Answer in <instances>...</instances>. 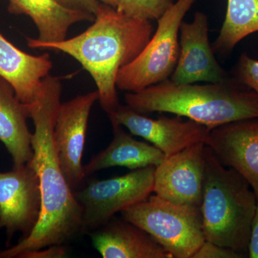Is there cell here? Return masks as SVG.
I'll return each mask as SVG.
<instances>
[{
  "instance_id": "obj_21",
  "label": "cell",
  "mask_w": 258,
  "mask_h": 258,
  "mask_svg": "<svg viewBox=\"0 0 258 258\" xmlns=\"http://www.w3.org/2000/svg\"><path fill=\"white\" fill-rule=\"evenodd\" d=\"M231 74L239 82L252 90L258 98V60L242 54Z\"/></svg>"
},
{
  "instance_id": "obj_25",
  "label": "cell",
  "mask_w": 258,
  "mask_h": 258,
  "mask_svg": "<svg viewBox=\"0 0 258 258\" xmlns=\"http://www.w3.org/2000/svg\"><path fill=\"white\" fill-rule=\"evenodd\" d=\"M248 257L258 258V200L256 207L252 226H251L250 237L248 245Z\"/></svg>"
},
{
  "instance_id": "obj_20",
  "label": "cell",
  "mask_w": 258,
  "mask_h": 258,
  "mask_svg": "<svg viewBox=\"0 0 258 258\" xmlns=\"http://www.w3.org/2000/svg\"><path fill=\"white\" fill-rule=\"evenodd\" d=\"M128 16L157 20L172 5V0H98Z\"/></svg>"
},
{
  "instance_id": "obj_16",
  "label": "cell",
  "mask_w": 258,
  "mask_h": 258,
  "mask_svg": "<svg viewBox=\"0 0 258 258\" xmlns=\"http://www.w3.org/2000/svg\"><path fill=\"white\" fill-rule=\"evenodd\" d=\"M111 124L113 137L111 143L83 166L86 178L113 166H123L132 171L157 166L165 159V154L155 146L134 139L121 125Z\"/></svg>"
},
{
  "instance_id": "obj_5",
  "label": "cell",
  "mask_w": 258,
  "mask_h": 258,
  "mask_svg": "<svg viewBox=\"0 0 258 258\" xmlns=\"http://www.w3.org/2000/svg\"><path fill=\"white\" fill-rule=\"evenodd\" d=\"M122 218L147 232L173 258H191L205 241L200 208L155 195L121 212Z\"/></svg>"
},
{
  "instance_id": "obj_13",
  "label": "cell",
  "mask_w": 258,
  "mask_h": 258,
  "mask_svg": "<svg viewBox=\"0 0 258 258\" xmlns=\"http://www.w3.org/2000/svg\"><path fill=\"white\" fill-rule=\"evenodd\" d=\"M205 145L248 182L258 200V117L212 129Z\"/></svg>"
},
{
  "instance_id": "obj_18",
  "label": "cell",
  "mask_w": 258,
  "mask_h": 258,
  "mask_svg": "<svg viewBox=\"0 0 258 258\" xmlns=\"http://www.w3.org/2000/svg\"><path fill=\"white\" fill-rule=\"evenodd\" d=\"M10 10L28 15L36 25L37 41L57 42L67 38L70 28L78 23L94 21L95 15L64 8L56 0H9Z\"/></svg>"
},
{
  "instance_id": "obj_19",
  "label": "cell",
  "mask_w": 258,
  "mask_h": 258,
  "mask_svg": "<svg viewBox=\"0 0 258 258\" xmlns=\"http://www.w3.org/2000/svg\"><path fill=\"white\" fill-rule=\"evenodd\" d=\"M258 32V0H227L221 30L212 47L215 54L230 55L244 37Z\"/></svg>"
},
{
  "instance_id": "obj_14",
  "label": "cell",
  "mask_w": 258,
  "mask_h": 258,
  "mask_svg": "<svg viewBox=\"0 0 258 258\" xmlns=\"http://www.w3.org/2000/svg\"><path fill=\"white\" fill-rule=\"evenodd\" d=\"M88 234L103 258H173L147 232L123 218L113 217Z\"/></svg>"
},
{
  "instance_id": "obj_11",
  "label": "cell",
  "mask_w": 258,
  "mask_h": 258,
  "mask_svg": "<svg viewBox=\"0 0 258 258\" xmlns=\"http://www.w3.org/2000/svg\"><path fill=\"white\" fill-rule=\"evenodd\" d=\"M205 146L200 142L166 157L155 167L154 192L171 203L200 208L205 181Z\"/></svg>"
},
{
  "instance_id": "obj_15",
  "label": "cell",
  "mask_w": 258,
  "mask_h": 258,
  "mask_svg": "<svg viewBox=\"0 0 258 258\" xmlns=\"http://www.w3.org/2000/svg\"><path fill=\"white\" fill-rule=\"evenodd\" d=\"M52 69L49 54L30 55L0 33V76L12 85L23 103L30 104L36 100L42 81Z\"/></svg>"
},
{
  "instance_id": "obj_3",
  "label": "cell",
  "mask_w": 258,
  "mask_h": 258,
  "mask_svg": "<svg viewBox=\"0 0 258 258\" xmlns=\"http://www.w3.org/2000/svg\"><path fill=\"white\" fill-rule=\"evenodd\" d=\"M126 105L139 113H173L209 129L258 117V98L250 88L232 77L220 83L197 85L170 79L137 93H125Z\"/></svg>"
},
{
  "instance_id": "obj_7",
  "label": "cell",
  "mask_w": 258,
  "mask_h": 258,
  "mask_svg": "<svg viewBox=\"0 0 258 258\" xmlns=\"http://www.w3.org/2000/svg\"><path fill=\"white\" fill-rule=\"evenodd\" d=\"M156 166L136 169L124 175L106 179H93L74 190L82 209L81 232L89 233L106 225L154 192Z\"/></svg>"
},
{
  "instance_id": "obj_1",
  "label": "cell",
  "mask_w": 258,
  "mask_h": 258,
  "mask_svg": "<svg viewBox=\"0 0 258 258\" xmlns=\"http://www.w3.org/2000/svg\"><path fill=\"white\" fill-rule=\"evenodd\" d=\"M61 93L60 79L48 75L42 81L36 100L27 105L35 126L33 156L28 164L40 180L41 213L31 233L15 245L0 250V258H19L28 251L63 244L81 232L82 209L62 170L54 143Z\"/></svg>"
},
{
  "instance_id": "obj_23",
  "label": "cell",
  "mask_w": 258,
  "mask_h": 258,
  "mask_svg": "<svg viewBox=\"0 0 258 258\" xmlns=\"http://www.w3.org/2000/svg\"><path fill=\"white\" fill-rule=\"evenodd\" d=\"M66 254L67 249L63 244H59L24 252L19 258H62L66 257Z\"/></svg>"
},
{
  "instance_id": "obj_6",
  "label": "cell",
  "mask_w": 258,
  "mask_h": 258,
  "mask_svg": "<svg viewBox=\"0 0 258 258\" xmlns=\"http://www.w3.org/2000/svg\"><path fill=\"white\" fill-rule=\"evenodd\" d=\"M198 0H177L157 20V28L135 60L120 69L116 87L137 93L170 79L179 55L180 25Z\"/></svg>"
},
{
  "instance_id": "obj_8",
  "label": "cell",
  "mask_w": 258,
  "mask_h": 258,
  "mask_svg": "<svg viewBox=\"0 0 258 258\" xmlns=\"http://www.w3.org/2000/svg\"><path fill=\"white\" fill-rule=\"evenodd\" d=\"M41 213V191L36 171L30 164L0 172V229L10 245L18 232L30 235Z\"/></svg>"
},
{
  "instance_id": "obj_17",
  "label": "cell",
  "mask_w": 258,
  "mask_h": 258,
  "mask_svg": "<svg viewBox=\"0 0 258 258\" xmlns=\"http://www.w3.org/2000/svg\"><path fill=\"white\" fill-rule=\"evenodd\" d=\"M28 118V106L19 99L12 85L0 76V142L11 156L13 167L28 164L33 156Z\"/></svg>"
},
{
  "instance_id": "obj_24",
  "label": "cell",
  "mask_w": 258,
  "mask_h": 258,
  "mask_svg": "<svg viewBox=\"0 0 258 258\" xmlns=\"http://www.w3.org/2000/svg\"><path fill=\"white\" fill-rule=\"evenodd\" d=\"M59 4L69 9L96 15L100 2L98 0H56Z\"/></svg>"
},
{
  "instance_id": "obj_10",
  "label": "cell",
  "mask_w": 258,
  "mask_h": 258,
  "mask_svg": "<svg viewBox=\"0 0 258 258\" xmlns=\"http://www.w3.org/2000/svg\"><path fill=\"white\" fill-rule=\"evenodd\" d=\"M111 123L121 125L132 135L137 136L155 146L166 157L172 155L193 144H205L210 129L192 120L181 116L161 115L157 119L139 113L128 105L119 106L108 114Z\"/></svg>"
},
{
  "instance_id": "obj_22",
  "label": "cell",
  "mask_w": 258,
  "mask_h": 258,
  "mask_svg": "<svg viewBox=\"0 0 258 258\" xmlns=\"http://www.w3.org/2000/svg\"><path fill=\"white\" fill-rule=\"evenodd\" d=\"M243 255L232 250L222 247L211 242L205 240L193 254L191 258H242Z\"/></svg>"
},
{
  "instance_id": "obj_4",
  "label": "cell",
  "mask_w": 258,
  "mask_h": 258,
  "mask_svg": "<svg viewBox=\"0 0 258 258\" xmlns=\"http://www.w3.org/2000/svg\"><path fill=\"white\" fill-rule=\"evenodd\" d=\"M257 199L248 182L205 146L201 210L205 240L248 256Z\"/></svg>"
},
{
  "instance_id": "obj_12",
  "label": "cell",
  "mask_w": 258,
  "mask_h": 258,
  "mask_svg": "<svg viewBox=\"0 0 258 258\" xmlns=\"http://www.w3.org/2000/svg\"><path fill=\"white\" fill-rule=\"evenodd\" d=\"M179 55L170 79L177 83L222 82L232 77L217 62L209 40L208 16L195 13L191 23L183 20L179 28Z\"/></svg>"
},
{
  "instance_id": "obj_2",
  "label": "cell",
  "mask_w": 258,
  "mask_h": 258,
  "mask_svg": "<svg viewBox=\"0 0 258 258\" xmlns=\"http://www.w3.org/2000/svg\"><path fill=\"white\" fill-rule=\"evenodd\" d=\"M152 21L133 18L100 3L93 25L57 42L28 38L33 49L61 51L74 57L96 83L98 101L107 114L119 106L116 79L120 69L137 58L152 36Z\"/></svg>"
},
{
  "instance_id": "obj_9",
  "label": "cell",
  "mask_w": 258,
  "mask_h": 258,
  "mask_svg": "<svg viewBox=\"0 0 258 258\" xmlns=\"http://www.w3.org/2000/svg\"><path fill=\"white\" fill-rule=\"evenodd\" d=\"M99 99L98 91L75 97L61 103L54 127V143L59 162L68 182L75 190L86 181L82 159L88 118Z\"/></svg>"
}]
</instances>
